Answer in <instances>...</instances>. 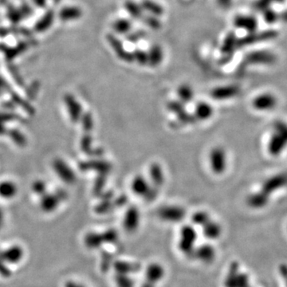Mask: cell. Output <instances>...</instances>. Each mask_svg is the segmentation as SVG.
I'll use <instances>...</instances> for the list:
<instances>
[{
  "mask_svg": "<svg viewBox=\"0 0 287 287\" xmlns=\"http://www.w3.org/2000/svg\"><path fill=\"white\" fill-rule=\"evenodd\" d=\"M287 148V122L278 120L271 127L267 143V152L273 157H278Z\"/></svg>",
  "mask_w": 287,
  "mask_h": 287,
  "instance_id": "6da1fadb",
  "label": "cell"
},
{
  "mask_svg": "<svg viewBox=\"0 0 287 287\" xmlns=\"http://www.w3.org/2000/svg\"><path fill=\"white\" fill-rule=\"evenodd\" d=\"M286 188H287V172H280L265 179L259 191L266 198L271 199L273 195Z\"/></svg>",
  "mask_w": 287,
  "mask_h": 287,
  "instance_id": "7a4b0ae2",
  "label": "cell"
},
{
  "mask_svg": "<svg viewBox=\"0 0 287 287\" xmlns=\"http://www.w3.org/2000/svg\"><path fill=\"white\" fill-rule=\"evenodd\" d=\"M25 250L19 244H12L0 250V259L11 269L22 264L25 259Z\"/></svg>",
  "mask_w": 287,
  "mask_h": 287,
  "instance_id": "3957f363",
  "label": "cell"
},
{
  "mask_svg": "<svg viewBox=\"0 0 287 287\" xmlns=\"http://www.w3.org/2000/svg\"><path fill=\"white\" fill-rule=\"evenodd\" d=\"M208 161L212 173L216 175H222L227 170V152L221 146L214 148L210 151Z\"/></svg>",
  "mask_w": 287,
  "mask_h": 287,
  "instance_id": "277c9868",
  "label": "cell"
},
{
  "mask_svg": "<svg viewBox=\"0 0 287 287\" xmlns=\"http://www.w3.org/2000/svg\"><path fill=\"white\" fill-rule=\"evenodd\" d=\"M279 104L276 96L271 93H260L254 97L251 102L254 110L259 112H270L274 110Z\"/></svg>",
  "mask_w": 287,
  "mask_h": 287,
  "instance_id": "5b68a950",
  "label": "cell"
},
{
  "mask_svg": "<svg viewBox=\"0 0 287 287\" xmlns=\"http://www.w3.org/2000/svg\"><path fill=\"white\" fill-rule=\"evenodd\" d=\"M276 35V31H274V30H266V31H263L262 33H250V35L237 40V46H245V45H249L250 44L267 41V40L275 38Z\"/></svg>",
  "mask_w": 287,
  "mask_h": 287,
  "instance_id": "8992f818",
  "label": "cell"
},
{
  "mask_svg": "<svg viewBox=\"0 0 287 287\" xmlns=\"http://www.w3.org/2000/svg\"><path fill=\"white\" fill-rule=\"evenodd\" d=\"M276 57L270 52L255 51L252 52L246 56V63L248 65H270L274 63Z\"/></svg>",
  "mask_w": 287,
  "mask_h": 287,
  "instance_id": "52a82bcc",
  "label": "cell"
},
{
  "mask_svg": "<svg viewBox=\"0 0 287 287\" xmlns=\"http://www.w3.org/2000/svg\"><path fill=\"white\" fill-rule=\"evenodd\" d=\"M107 40L110 44L112 50H114L115 53L117 54L119 59L121 60L127 62V63H132L134 60L133 54L128 52L124 47L123 44L121 43L120 39H117L113 35H107Z\"/></svg>",
  "mask_w": 287,
  "mask_h": 287,
  "instance_id": "ba28073f",
  "label": "cell"
},
{
  "mask_svg": "<svg viewBox=\"0 0 287 287\" xmlns=\"http://www.w3.org/2000/svg\"><path fill=\"white\" fill-rule=\"evenodd\" d=\"M240 88L236 86H225L212 91V97L218 100H227L236 97L240 93Z\"/></svg>",
  "mask_w": 287,
  "mask_h": 287,
  "instance_id": "9c48e42d",
  "label": "cell"
},
{
  "mask_svg": "<svg viewBox=\"0 0 287 287\" xmlns=\"http://www.w3.org/2000/svg\"><path fill=\"white\" fill-rule=\"evenodd\" d=\"M270 201V199L266 198L259 190L249 195L248 197L246 198L247 205L252 209H263L269 204Z\"/></svg>",
  "mask_w": 287,
  "mask_h": 287,
  "instance_id": "30bf717a",
  "label": "cell"
},
{
  "mask_svg": "<svg viewBox=\"0 0 287 287\" xmlns=\"http://www.w3.org/2000/svg\"><path fill=\"white\" fill-rule=\"evenodd\" d=\"M234 24L238 28L244 29L250 33L255 32L258 26L256 19L249 15H238L235 18Z\"/></svg>",
  "mask_w": 287,
  "mask_h": 287,
  "instance_id": "8fae6325",
  "label": "cell"
},
{
  "mask_svg": "<svg viewBox=\"0 0 287 287\" xmlns=\"http://www.w3.org/2000/svg\"><path fill=\"white\" fill-rule=\"evenodd\" d=\"M131 187H132V192L140 197L148 196L150 192L149 182L145 177H136L133 178Z\"/></svg>",
  "mask_w": 287,
  "mask_h": 287,
  "instance_id": "7c38bea8",
  "label": "cell"
},
{
  "mask_svg": "<svg viewBox=\"0 0 287 287\" xmlns=\"http://www.w3.org/2000/svg\"><path fill=\"white\" fill-rule=\"evenodd\" d=\"M184 210L177 206L165 207L161 210L160 216L166 221H179L184 216Z\"/></svg>",
  "mask_w": 287,
  "mask_h": 287,
  "instance_id": "4fadbf2b",
  "label": "cell"
},
{
  "mask_svg": "<svg viewBox=\"0 0 287 287\" xmlns=\"http://www.w3.org/2000/svg\"><path fill=\"white\" fill-rule=\"evenodd\" d=\"M17 193V187L13 182L3 181L0 183V197L2 199H12Z\"/></svg>",
  "mask_w": 287,
  "mask_h": 287,
  "instance_id": "5bb4252c",
  "label": "cell"
},
{
  "mask_svg": "<svg viewBox=\"0 0 287 287\" xmlns=\"http://www.w3.org/2000/svg\"><path fill=\"white\" fill-rule=\"evenodd\" d=\"M148 57L149 65L151 66H157L158 65H160L164 58L162 49L160 45H154L148 53Z\"/></svg>",
  "mask_w": 287,
  "mask_h": 287,
  "instance_id": "9a60e30c",
  "label": "cell"
},
{
  "mask_svg": "<svg viewBox=\"0 0 287 287\" xmlns=\"http://www.w3.org/2000/svg\"><path fill=\"white\" fill-rule=\"evenodd\" d=\"M213 112V107L207 102H201L196 107V116L199 120H208L212 117Z\"/></svg>",
  "mask_w": 287,
  "mask_h": 287,
  "instance_id": "2e32d148",
  "label": "cell"
},
{
  "mask_svg": "<svg viewBox=\"0 0 287 287\" xmlns=\"http://www.w3.org/2000/svg\"><path fill=\"white\" fill-rule=\"evenodd\" d=\"M236 47H237V39L233 33H231L224 39L221 48V52L227 56H231Z\"/></svg>",
  "mask_w": 287,
  "mask_h": 287,
  "instance_id": "e0dca14e",
  "label": "cell"
},
{
  "mask_svg": "<svg viewBox=\"0 0 287 287\" xmlns=\"http://www.w3.org/2000/svg\"><path fill=\"white\" fill-rule=\"evenodd\" d=\"M205 227L204 232L207 237L210 239H217L219 236H221L222 230H221V225L218 222H214V221H209L203 225Z\"/></svg>",
  "mask_w": 287,
  "mask_h": 287,
  "instance_id": "ac0fdd59",
  "label": "cell"
},
{
  "mask_svg": "<svg viewBox=\"0 0 287 287\" xmlns=\"http://www.w3.org/2000/svg\"><path fill=\"white\" fill-rule=\"evenodd\" d=\"M141 7L146 11H149V13L154 15V16H161L164 14V9L158 4L156 2H153L151 0H144L141 3Z\"/></svg>",
  "mask_w": 287,
  "mask_h": 287,
  "instance_id": "d6986e66",
  "label": "cell"
},
{
  "mask_svg": "<svg viewBox=\"0 0 287 287\" xmlns=\"http://www.w3.org/2000/svg\"><path fill=\"white\" fill-rule=\"evenodd\" d=\"M139 221V212L136 208H132L128 211L127 213L125 215V224L126 225L127 228H135L136 225L138 224Z\"/></svg>",
  "mask_w": 287,
  "mask_h": 287,
  "instance_id": "ffe728a7",
  "label": "cell"
},
{
  "mask_svg": "<svg viewBox=\"0 0 287 287\" xmlns=\"http://www.w3.org/2000/svg\"><path fill=\"white\" fill-rule=\"evenodd\" d=\"M126 11L134 19H140L142 16V7L132 1H127L125 4Z\"/></svg>",
  "mask_w": 287,
  "mask_h": 287,
  "instance_id": "44dd1931",
  "label": "cell"
},
{
  "mask_svg": "<svg viewBox=\"0 0 287 287\" xmlns=\"http://www.w3.org/2000/svg\"><path fill=\"white\" fill-rule=\"evenodd\" d=\"M131 27H132V24L130 21L125 20V19L117 20L113 23V29L119 34H126V33L130 32Z\"/></svg>",
  "mask_w": 287,
  "mask_h": 287,
  "instance_id": "7402d4cb",
  "label": "cell"
},
{
  "mask_svg": "<svg viewBox=\"0 0 287 287\" xmlns=\"http://www.w3.org/2000/svg\"><path fill=\"white\" fill-rule=\"evenodd\" d=\"M285 0H257L254 4V8L257 11H265L270 7V5L274 3H280L283 2Z\"/></svg>",
  "mask_w": 287,
  "mask_h": 287,
  "instance_id": "603a6c76",
  "label": "cell"
},
{
  "mask_svg": "<svg viewBox=\"0 0 287 287\" xmlns=\"http://www.w3.org/2000/svg\"><path fill=\"white\" fill-rule=\"evenodd\" d=\"M178 94H179L180 99L184 102H189L193 98V91L187 85H184V86L179 87L178 89Z\"/></svg>",
  "mask_w": 287,
  "mask_h": 287,
  "instance_id": "cb8c5ba5",
  "label": "cell"
},
{
  "mask_svg": "<svg viewBox=\"0 0 287 287\" xmlns=\"http://www.w3.org/2000/svg\"><path fill=\"white\" fill-rule=\"evenodd\" d=\"M132 54H133L134 60H136L140 65H146L147 63H149L148 53H145L144 50L136 49Z\"/></svg>",
  "mask_w": 287,
  "mask_h": 287,
  "instance_id": "d4e9b609",
  "label": "cell"
},
{
  "mask_svg": "<svg viewBox=\"0 0 287 287\" xmlns=\"http://www.w3.org/2000/svg\"><path fill=\"white\" fill-rule=\"evenodd\" d=\"M144 22L147 24L150 28L154 29V30H159L161 27V22L160 20H157L156 16H154V15L146 16L145 17Z\"/></svg>",
  "mask_w": 287,
  "mask_h": 287,
  "instance_id": "484cf974",
  "label": "cell"
},
{
  "mask_svg": "<svg viewBox=\"0 0 287 287\" xmlns=\"http://www.w3.org/2000/svg\"><path fill=\"white\" fill-rule=\"evenodd\" d=\"M151 173L153 178L155 179V182L158 184L162 183L164 179H163L162 171L160 169V167H158V165H154V167H152L151 173Z\"/></svg>",
  "mask_w": 287,
  "mask_h": 287,
  "instance_id": "4316f807",
  "label": "cell"
},
{
  "mask_svg": "<svg viewBox=\"0 0 287 287\" xmlns=\"http://www.w3.org/2000/svg\"><path fill=\"white\" fill-rule=\"evenodd\" d=\"M193 220H194L195 222H197V224L202 225L205 224L206 222L210 221L209 216L205 212H199L195 214Z\"/></svg>",
  "mask_w": 287,
  "mask_h": 287,
  "instance_id": "83f0119b",
  "label": "cell"
},
{
  "mask_svg": "<svg viewBox=\"0 0 287 287\" xmlns=\"http://www.w3.org/2000/svg\"><path fill=\"white\" fill-rule=\"evenodd\" d=\"M264 19H265V22L268 23H273V22H276L278 20V15L270 9H267V10H265V13H264Z\"/></svg>",
  "mask_w": 287,
  "mask_h": 287,
  "instance_id": "f1b7e54d",
  "label": "cell"
},
{
  "mask_svg": "<svg viewBox=\"0 0 287 287\" xmlns=\"http://www.w3.org/2000/svg\"><path fill=\"white\" fill-rule=\"evenodd\" d=\"M63 287H88L86 284L82 283L81 281L75 279H69L66 280L63 285Z\"/></svg>",
  "mask_w": 287,
  "mask_h": 287,
  "instance_id": "f546056e",
  "label": "cell"
},
{
  "mask_svg": "<svg viewBox=\"0 0 287 287\" xmlns=\"http://www.w3.org/2000/svg\"><path fill=\"white\" fill-rule=\"evenodd\" d=\"M143 36L141 34H138V33H130L127 36V39L129 41L131 42L132 44H136L137 42L141 39Z\"/></svg>",
  "mask_w": 287,
  "mask_h": 287,
  "instance_id": "4dcf8cb0",
  "label": "cell"
},
{
  "mask_svg": "<svg viewBox=\"0 0 287 287\" xmlns=\"http://www.w3.org/2000/svg\"><path fill=\"white\" fill-rule=\"evenodd\" d=\"M5 217L4 214L2 212V210H0V231L2 230V227L4 226Z\"/></svg>",
  "mask_w": 287,
  "mask_h": 287,
  "instance_id": "1f68e13d",
  "label": "cell"
},
{
  "mask_svg": "<svg viewBox=\"0 0 287 287\" xmlns=\"http://www.w3.org/2000/svg\"><path fill=\"white\" fill-rule=\"evenodd\" d=\"M219 1L222 6H228L229 3L231 2V0H219Z\"/></svg>",
  "mask_w": 287,
  "mask_h": 287,
  "instance_id": "d6a6232c",
  "label": "cell"
},
{
  "mask_svg": "<svg viewBox=\"0 0 287 287\" xmlns=\"http://www.w3.org/2000/svg\"><path fill=\"white\" fill-rule=\"evenodd\" d=\"M282 19H283L285 22H287V10L282 15Z\"/></svg>",
  "mask_w": 287,
  "mask_h": 287,
  "instance_id": "836d02e7",
  "label": "cell"
}]
</instances>
